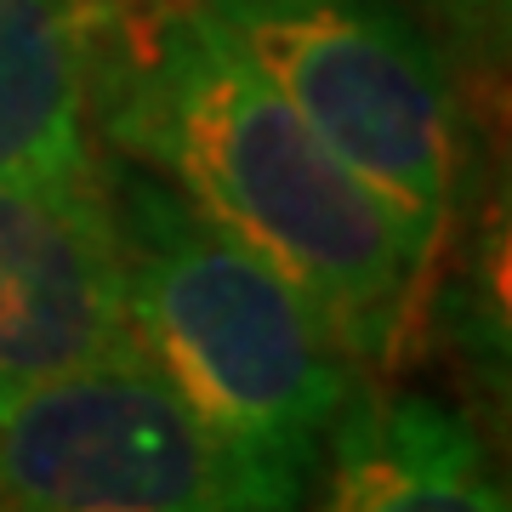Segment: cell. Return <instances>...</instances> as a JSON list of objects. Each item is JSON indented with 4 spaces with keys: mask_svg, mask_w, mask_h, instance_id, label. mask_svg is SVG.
Here are the masks:
<instances>
[{
    "mask_svg": "<svg viewBox=\"0 0 512 512\" xmlns=\"http://www.w3.org/2000/svg\"><path fill=\"white\" fill-rule=\"evenodd\" d=\"M92 103L126 154L291 279L348 359H387L410 336L433 245L200 6L137 23L97 0Z\"/></svg>",
    "mask_w": 512,
    "mask_h": 512,
    "instance_id": "6da1fadb",
    "label": "cell"
},
{
    "mask_svg": "<svg viewBox=\"0 0 512 512\" xmlns=\"http://www.w3.org/2000/svg\"><path fill=\"white\" fill-rule=\"evenodd\" d=\"M131 348L228 456L251 512H302L353 359L313 302L143 165H103Z\"/></svg>",
    "mask_w": 512,
    "mask_h": 512,
    "instance_id": "7a4b0ae2",
    "label": "cell"
},
{
    "mask_svg": "<svg viewBox=\"0 0 512 512\" xmlns=\"http://www.w3.org/2000/svg\"><path fill=\"white\" fill-rule=\"evenodd\" d=\"M200 12L439 251L461 137L433 40L382 0H211Z\"/></svg>",
    "mask_w": 512,
    "mask_h": 512,
    "instance_id": "3957f363",
    "label": "cell"
},
{
    "mask_svg": "<svg viewBox=\"0 0 512 512\" xmlns=\"http://www.w3.org/2000/svg\"><path fill=\"white\" fill-rule=\"evenodd\" d=\"M0 512H251L228 456L137 348L0 382Z\"/></svg>",
    "mask_w": 512,
    "mask_h": 512,
    "instance_id": "277c9868",
    "label": "cell"
},
{
    "mask_svg": "<svg viewBox=\"0 0 512 512\" xmlns=\"http://www.w3.org/2000/svg\"><path fill=\"white\" fill-rule=\"evenodd\" d=\"M126 348V262L103 177L0 183V382L63 376Z\"/></svg>",
    "mask_w": 512,
    "mask_h": 512,
    "instance_id": "5b68a950",
    "label": "cell"
},
{
    "mask_svg": "<svg viewBox=\"0 0 512 512\" xmlns=\"http://www.w3.org/2000/svg\"><path fill=\"white\" fill-rule=\"evenodd\" d=\"M308 512H507L478 427L433 393L353 387Z\"/></svg>",
    "mask_w": 512,
    "mask_h": 512,
    "instance_id": "8992f818",
    "label": "cell"
},
{
    "mask_svg": "<svg viewBox=\"0 0 512 512\" xmlns=\"http://www.w3.org/2000/svg\"><path fill=\"white\" fill-rule=\"evenodd\" d=\"M97 0H0V183L86 177Z\"/></svg>",
    "mask_w": 512,
    "mask_h": 512,
    "instance_id": "52a82bcc",
    "label": "cell"
},
{
    "mask_svg": "<svg viewBox=\"0 0 512 512\" xmlns=\"http://www.w3.org/2000/svg\"><path fill=\"white\" fill-rule=\"evenodd\" d=\"M461 6H473V12H501V0H461Z\"/></svg>",
    "mask_w": 512,
    "mask_h": 512,
    "instance_id": "ba28073f",
    "label": "cell"
},
{
    "mask_svg": "<svg viewBox=\"0 0 512 512\" xmlns=\"http://www.w3.org/2000/svg\"><path fill=\"white\" fill-rule=\"evenodd\" d=\"M177 6H211V0H177Z\"/></svg>",
    "mask_w": 512,
    "mask_h": 512,
    "instance_id": "9c48e42d",
    "label": "cell"
}]
</instances>
